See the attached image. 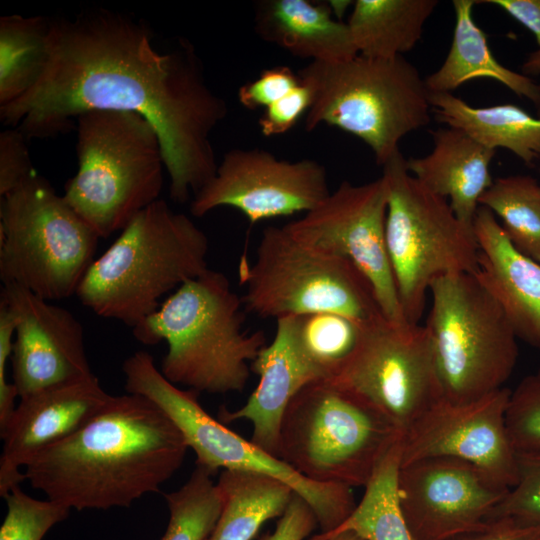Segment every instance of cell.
I'll return each mask as SVG.
<instances>
[{
    "instance_id": "obj_14",
    "label": "cell",
    "mask_w": 540,
    "mask_h": 540,
    "mask_svg": "<svg viewBox=\"0 0 540 540\" xmlns=\"http://www.w3.org/2000/svg\"><path fill=\"white\" fill-rule=\"evenodd\" d=\"M386 213L381 176L362 185L343 181L316 208L284 226L304 243L351 261L370 283L385 318L405 324L386 246Z\"/></svg>"
},
{
    "instance_id": "obj_19",
    "label": "cell",
    "mask_w": 540,
    "mask_h": 540,
    "mask_svg": "<svg viewBox=\"0 0 540 540\" xmlns=\"http://www.w3.org/2000/svg\"><path fill=\"white\" fill-rule=\"evenodd\" d=\"M111 398L94 374L21 397L8 423L0 430L1 497L26 480L20 468L34 455L76 433Z\"/></svg>"
},
{
    "instance_id": "obj_30",
    "label": "cell",
    "mask_w": 540,
    "mask_h": 540,
    "mask_svg": "<svg viewBox=\"0 0 540 540\" xmlns=\"http://www.w3.org/2000/svg\"><path fill=\"white\" fill-rule=\"evenodd\" d=\"M50 18H0V106L20 98L38 81L47 59Z\"/></svg>"
},
{
    "instance_id": "obj_11",
    "label": "cell",
    "mask_w": 540,
    "mask_h": 540,
    "mask_svg": "<svg viewBox=\"0 0 540 540\" xmlns=\"http://www.w3.org/2000/svg\"><path fill=\"white\" fill-rule=\"evenodd\" d=\"M239 278L244 308L261 318L331 312L367 323L384 316L351 261L304 243L285 226L263 230L254 262L242 257Z\"/></svg>"
},
{
    "instance_id": "obj_1",
    "label": "cell",
    "mask_w": 540,
    "mask_h": 540,
    "mask_svg": "<svg viewBox=\"0 0 540 540\" xmlns=\"http://www.w3.org/2000/svg\"><path fill=\"white\" fill-rule=\"evenodd\" d=\"M153 38L143 21L103 8L50 18L44 69L29 91L0 106L1 122L28 140L46 139L89 111L137 113L158 133L171 199L186 203L216 173L210 136L228 107L189 41L162 53Z\"/></svg>"
},
{
    "instance_id": "obj_17",
    "label": "cell",
    "mask_w": 540,
    "mask_h": 540,
    "mask_svg": "<svg viewBox=\"0 0 540 540\" xmlns=\"http://www.w3.org/2000/svg\"><path fill=\"white\" fill-rule=\"evenodd\" d=\"M510 392L503 387L465 403L442 397L403 434L401 464L431 457L455 458L512 488L518 479V455L505 421Z\"/></svg>"
},
{
    "instance_id": "obj_23",
    "label": "cell",
    "mask_w": 540,
    "mask_h": 540,
    "mask_svg": "<svg viewBox=\"0 0 540 540\" xmlns=\"http://www.w3.org/2000/svg\"><path fill=\"white\" fill-rule=\"evenodd\" d=\"M254 30L262 40L311 62H343L358 55L347 23L332 15L327 2L258 1Z\"/></svg>"
},
{
    "instance_id": "obj_28",
    "label": "cell",
    "mask_w": 540,
    "mask_h": 540,
    "mask_svg": "<svg viewBox=\"0 0 540 540\" xmlns=\"http://www.w3.org/2000/svg\"><path fill=\"white\" fill-rule=\"evenodd\" d=\"M295 349L315 380H335L350 363L368 323L331 312L286 316Z\"/></svg>"
},
{
    "instance_id": "obj_18",
    "label": "cell",
    "mask_w": 540,
    "mask_h": 540,
    "mask_svg": "<svg viewBox=\"0 0 540 540\" xmlns=\"http://www.w3.org/2000/svg\"><path fill=\"white\" fill-rule=\"evenodd\" d=\"M3 301L15 321L11 362L19 397L92 375L79 320L31 291L4 284Z\"/></svg>"
},
{
    "instance_id": "obj_27",
    "label": "cell",
    "mask_w": 540,
    "mask_h": 540,
    "mask_svg": "<svg viewBox=\"0 0 540 540\" xmlns=\"http://www.w3.org/2000/svg\"><path fill=\"white\" fill-rule=\"evenodd\" d=\"M217 485L224 506L206 540H252L266 521L282 516L294 494L277 479L244 471L222 470Z\"/></svg>"
},
{
    "instance_id": "obj_42",
    "label": "cell",
    "mask_w": 540,
    "mask_h": 540,
    "mask_svg": "<svg viewBox=\"0 0 540 540\" xmlns=\"http://www.w3.org/2000/svg\"><path fill=\"white\" fill-rule=\"evenodd\" d=\"M493 4L526 27L540 48V0H479L476 4Z\"/></svg>"
},
{
    "instance_id": "obj_2",
    "label": "cell",
    "mask_w": 540,
    "mask_h": 540,
    "mask_svg": "<svg viewBox=\"0 0 540 540\" xmlns=\"http://www.w3.org/2000/svg\"><path fill=\"white\" fill-rule=\"evenodd\" d=\"M188 445L148 398L112 396L84 427L34 455L25 479L69 509L129 507L181 467Z\"/></svg>"
},
{
    "instance_id": "obj_43",
    "label": "cell",
    "mask_w": 540,
    "mask_h": 540,
    "mask_svg": "<svg viewBox=\"0 0 540 540\" xmlns=\"http://www.w3.org/2000/svg\"><path fill=\"white\" fill-rule=\"evenodd\" d=\"M522 72L526 76H537L540 74V48L530 53L522 65ZM538 108V117H540V104Z\"/></svg>"
},
{
    "instance_id": "obj_37",
    "label": "cell",
    "mask_w": 540,
    "mask_h": 540,
    "mask_svg": "<svg viewBox=\"0 0 540 540\" xmlns=\"http://www.w3.org/2000/svg\"><path fill=\"white\" fill-rule=\"evenodd\" d=\"M301 80L289 66H274L238 90V100L249 110L266 108L300 85Z\"/></svg>"
},
{
    "instance_id": "obj_39",
    "label": "cell",
    "mask_w": 540,
    "mask_h": 540,
    "mask_svg": "<svg viewBox=\"0 0 540 540\" xmlns=\"http://www.w3.org/2000/svg\"><path fill=\"white\" fill-rule=\"evenodd\" d=\"M14 335V317L7 305L0 300V430L8 423L16 408L15 398L19 397L14 383H9L6 378L7 361L12 355Z\"/></svg>"
},
{
    "instance_id": "obj_12",
    "label": "cell",
    "mask_w": 540,
    "mask_h": 540,
    "mask_svg": "<svg viewBox=\"0 0 540 540\" xmlns=\"http://www.w3.org/2000/svg\"><path fill=\"white\" fill-rule=\"evenodd\" d=\"M429 291L424 326L443 397L465 403L503 388L517 362L518 338L498 302L473 273L438 277Z\"/></svg>"
},
{
    "instance_id": "obj_15",
    "label": "cell",
    "mask_w": 540,
    "mask_h": 540,
    "mask_svg": "<svg viewBox=\"0 0 540 540\" xmlns=\"http://www.w3.org/2000/svg\"><path fill=\"white\" fill-rule=\"evenodd\" d=\"M327 171L318 161H287L260 149L235 148L213 178L192 198L190 212L202 217L218 207L240 211L251 225L309 212L330 194Z\"/></svg>"
},
{
    "instance_id": "obj_8",
    "label": "cell",
    "mask_w": 540,
    "mask_h": 540,
    "mask_svg": "<svg viewBox=\"0 0 540 540\" xmlns=\"http://www.w3.org/2000/svg\"><path fill=\"white\" fill-rule=\"evenodd\" d=\"M99 235L38 173L0 202V279L37 296L76 294Z\"/></svg>"
},
{
    "instance_id": "obj_3",
    "label": "cell",
    "mask_w": 540,
    "mask_h": 540,
    "mask_svg": "<svg viewBox=\"0 0 540 540\" xmlns=\"http://www.w3.org/2000/svg\"><path fill=\"white\" fill-rule=\"evenodd\" d=\"M243 306L226 275L208 269L180 285L133 335L145 345L167 342L160 371L171 383L198 393L241 392L267 345L262 331L243 329Z\"/></svg>"
},
{
    "instance_id": "obj_40",
    "label": "cell",
    "mask_w": 540,
    "mask_h": 540,
    "mask_svg": "<svg viewBox=\"0 0 540 540\" xmlns=\"http://www.w3.org/2000/svg\"><path fill=\"white\" fill-rule=\"evenodd\" d=\"M278 519L274 531L263 534L259 540H304L318 525L312 508L296 493Z\"/></svg>"
},
{
    "instance_id": "obj_38",
    "label": "cell",
    "mask_w": 540,
    "mask_h": 540,
    "mask_svg": "<svg viewBox=\"0 0 540 540\" xmlns=\"http://www.w3.org/2000/svg\"><path fill=\"white\" fill-rule=\"evenodd\" d=\"M312 104L311 89L301 81L287 95L266 107L258 120L266 137L282 135L292 129Z\"/></svg>"
},
{
    "instance_id": "obj_6",
    "label": "cell",
    "mask_w": 540,
    "mask_h": 540,
    "mask_svg": "<svg viewBox=\"0 0 540 540\" xmlns=\"http://www.w3.org/2000/svg\"><path fill=\"white\" fill-rule=\"evenodd\" d=\"M297 73L312 92L306 131L324 123L353 134L369 146L380 166L400 152L405 135L431 120L425 80L404 56L358 54L343 62H310Z\"/></svg>"
},
{
    "instance_id": "obj_21",
    "label": "cell",
    "mask_w": 540,
    "mask_h": 540,
    "mask_svg": "<svg viewBox=\"0 0 540 540\" xmlns=\"http://www.w3.org/2000/svg\"><path fill=\"white\" fill-rule=\"evenodd\" d=\"M250 366L259 376L256 389L239 409L229 411L221 407L219 421H249L252 425L250 441L279 457L283 415L293 397L316 381L295 349L287 317L276 320L272 342L259 352Z\"/></svg>"
},
{
    "instance_id": "obj_10",
    "label": "cell",
    "mask_w": 540,
    "mask_h": 540,
    "mask_svg": "<svg viewBox=\"0 0 540 540\" xmlns=\"http://www.w3.org/2000/svg\"><path fill=\"white\" fill-rule=\"evenodd\" d=\"M401 152L383 167L387 187L385 236L401 309L419 324L431 283L454 273H475L479 247L449 202L429 191L406 168Z\"/></svg>"
},
{
    "instance_id": "obj_36",
    "label": "cell",
    "mask_w": 540,
    "mask_h": 540,
    "mask_svg": "<svg viewBox=\"0 0 540 540\" xmlns=\"http://www.w3.org/2000/svg\"><path fill=\"white\" fill-rule=\"evenodd\" d=\"M27 137L15 127L0 133V196L12 192L37 174Z\"/></svg>"
},
{
    "instance_id": "obj_16",
    "label": "cell",
    "mask_w": 540,
    "mask_h": 540,
    "mask_svg": "<svg viewBox=\"0 0 540 540\" xmlns=\"http://www.w3.org/2000/svg\"><path fill=\"white\" fill-rule=\"evenodd\" d=\"M397 491L416 540H454L485 528L509 489L474 464L431 457L400 463Z\"/></svg>"
},
{
    "instance_id": "obj_26",
    "label": "cell",
    "mask_w": 540,
    "mask_h": 540,
    "mask_svg": "<svg viewBox=\"0 0 540 540\" xmlns=\"http://www.w3.org/2000/svg\"><path fill=\"white\" fill-rule=\"evenodd\" d=\"M437 0H357L347 25L359 55L394 59L412 50Z\"/></svg>"
},
{
    "instance_id": "obj_32",
    "label": "cell",
    "mask_w": 540,
    "mask_h": 540,
    "mask_svg": "<svg viewBox=\"0 0 540 540\" xmlns=\"http://www.w3.org/2000/svg\"><path fill=\"white\" fill-rule=\"evenodd\" d=\"M213 474L196 466L178 490L165 493L169 522L159 540H206L224 506L222 492Z\"/></svg>"
},
{
    "instance_id": "obj_45",
    "label": "cell",
    "mask_w": 540,
    "mask_h": 540,
    "mask_svg": "<svg viewBox=\"0 0 540 540\" xmlns=\"http://www.w3.org/2000/svg\"><path fill=\"white\" fill-rule=\"evenodd\" d=\"M324 540H364V539L354 532L344 531L336 535H333L331 537H328Z\"/></svg>"
},
{
    "instance_id": "obj_22",
    "label": "cell",
    "mask_w": 540,
    "mask_h": 540,
    "mask_svg": "<svg viewBox=\"0 0 540 540\" xmlns=\"http://www.w3.org/2000/svg\"><path fill=\"white\" fill-rule=\"evenodd\" d=\"M432 138V151L406 159V168L429 191L449 199L458 220L474 230L479 199L493 183L490 164L496 150L452 127L432 131Z\"/></svg>"
},
{
    "instance_id": "obj_9",
    "label": "cell",
    "mask_w": 540,
    "mask_h": 540,
    "mask_svg": "<svg viewBox=\"0 0 540 540\" xmlns=\"http://www.w3.org/2000/svg\"><path fill=\"white\" fill-rule=\"evenodd\" d=\"M125 389L158 405L181 431L196 455V466L213 475L220 469L252 472L288 485L312 508L320 534L338 528L356 507L352 488L314 482L281 458L259 448L208 414L198 401V392L183 390L156 368L153 357L138 351L123 363Z\"/></svg>"
},
{
    "instance_id": "obj_41",
    "label": "cell",
    "mask_w": 540,
    "mask_h": 540,
    "mask_svg": "<svg viewBox=\"0 0 540 540\" xmlns=\"http://www.w3.org/2000/svg\"><path fill=\"white\" fill-rule=\"evenodd\" d=\"M454 540H540V526L523 525L508 519H497L478 531Z\"/></svg>"
},
{
    "instance_id": "obj_25",
    "label": "cell",
    "mask_w": 540,
    "mask_h": 540,
    "mask_svg": "<svg viewBox=\"0 0 540 540\" xmlns=\"http://www.w3.org/2000/svg\"><path fill=\"white\" fill-rule=\"evenodd\" d=\"M432 115L487 148H504L526 165L540 160V117L514 104L474 107L452 93H429Z\"/></svg>"
},
{
    "instance_id": "obj_31",
    "label": "cell",
    "mask_w": 540,
    "mask_h": 540,
    "mask_svg": "<svg viewBox=\"0 0 540 540\" xmlns=\"http://www.w3.org/2000/svg\"><path fill=\"white\" fill-rule=\"evenodd\" d=\"M488 208L512 245L540 264V184L529 175L493 180L479 199Z\"/></svg>"
},
{
    "instance_id": "obj_20",
    "label": "cell",
    "mask_w": 540,
    "mask_h": 540,
    "mask_svg": "<svg viewBox=\"0 0 540 540\" xmlns=\"http://www.w3.org/2000/svg\"><path fill=\"white\" fill-rule=\"evenodd\" d=\"M473 228L479 247L475 276L498 302L517 338L540 351V264L512 245L488 208L479 206Z\"/></svg>"
},
{
    "instance_id": "obj_33",
    "label": "cell",
    "mask_w": 540,
    "mask_h": 540,
    "mask_svg": "<svg viewBox=\"0 0 540 540\" xmlns=\"http://www.w3.org/2000/svg\"><path fill=\"white\" fill-rule=\"evenodd\" d=\"M7 513L0 527V540H42L71 509L52 500H39L26 494L20 485L4 497Z\"/></svg>"
},
{
    "instance_id": "obj_5",
    "label": "cell",
    "mask_w": 540,
    "mask_h": 540,
    "mask_svg": "<svg viewBox=\"0 0 540 540\" xmlns=\"http://www.w3.org/2000/svg\"><path fill=\"white\" fill-rule=\"evenodd\" d=\"M78 169L63 197L107 238L159 200L166 171L155 128L141 115L93 110L75 121Z\"/></svg>"
},
{
    "instance_id": "obj_34",
    "label": "cell",
    "mask_w": 540,
    "mask_h": 540,
    "mask_svg": "<svg viewBox=\"0 0 540 540\" xmlns=\"http://www.w3.org/2000/svg\"><path fill=\"white\" fill-rule=\"evenodd\" d=\"M506 428L518 456H540V368L511 390Z\"/></svg>"
},
{
    "instance_id": "obj_4",
    "label": "cell",
    "mask_w": 540,
    "mask_h": 540,
    "mask_svg": "<svg viewBox=\"0 0 540 540\" xmlns=\"http://www.w3.org/2000/svg\"><path fill=\"white\" fill-rule=\"evenodd\" d=\"M208 248L206 234L159 199L93 261L75 295L98 316L134 328L165 294L209 269Z\"/></svg>"
},
{
    "instance_id": "obj_44",
    "label": "cell",
    "mask_w": 540,
    "mask_h": 540,
    "mask_svg": "<svg viewBox=\"0 0 540 540\" xmlns=\"http://www.w3.org/2000/svg\"><path fill=\"white\" fill-rule=\"evenodd\" d=\"M351 1L348 0H331L328 1L327 4L329 5V8L332 12V15L337 19L340 20L344 13L346 12L347 8L351 4ZM341 21V20H340Z\"/></svg>"
},
{
    "instance_id": "obj_13",
    "label": "cell",
    "mask_w": 540,
    "mask_h": 540,
    "mask_svg": "<svg viewBox=\"0 0 540 540\" xmlns=\"http://www.w3.org/2000/svg\"><path fill=\"white\" fill-rule=\"evenodd\" d=\"M335 381L353 391L402 433L443 397L424 325L379 317L365 326L357 352Z\"/></svg>"
},
{
    "instance_id": "obj_24",
    "label": "cell",
    "mask_w": 540,
    "mask_h": 540,
    "mask_svg": "<svg viewBox=\"0 0 540 540\" xmlns=\"http://www.w3.org/2000/svg\"><path fill=\"white\" fill-rule=\"evenodd\" d=\"M475 4L474 0L452 1L455 25L451 47L440 68L424 79L427 90L429 93H452L469 80L488 78L538 106L540 85L495 58L486 34L474 21Z\"/></svg>"
},
{
    "instance_id": "obj_35",
    "label": "cell",
    "mask_w": 540,
    "mask_h": 540,
    "mask_svg": "<svg viewBox=\"0 0 540 540\" xmlns=\"http://www.w3.org/2000/svg\"><path fill=\"white\" fill-rule=\"evenodd\" d=\"M508 519L540 526V456H518V479L496 506L489 522Z\"/></svg>"
},
{
    "instance_id": "obj_29",
    "label": "cell",
    "mask_w": 540,
    "mask_h": 540,
    "mask_svg": "<svg viewBox=\"0 0 540 540\" xmlns=\"http://www.w3.org/2000/svg\"><path fill=\"white\" fill-rule=\"evenodd\" d=\"M402 440L396 444L365 486V492L351 515L328 534L310 540H324L351 531L364 540H416L402 513L397 478L401 463Z\"/></svg>"
},
{
    "instance_id": "obj_7",
    "label": "cell",
    "mask_w": 540,
    "mask_h": 540,
    "mask_svg": "<svg viewBox=\"0 0 540 540\" xmlns=\"http://www.w3.org/2000/svg\"><path fill=\"white\" fill-rule=\"evenodd\" d=\"M402 437L365 399L335 381L318 380L289 403L278 456L314 482L365 487Z\"/></svg>"
}]
</instances>
